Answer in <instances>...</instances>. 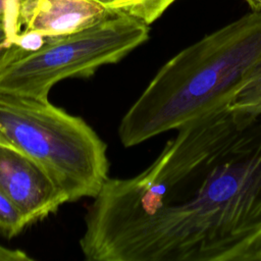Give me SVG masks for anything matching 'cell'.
Instances as JSON below:
<instances>
[{"label": "cell", "instance_id": "6da1fadb", "mask_svg": "<svg viewBox=\"0 0 261 261\" xmlns=\"http://www.w3.org/2000/svg\"><path fill=\"white\" fill-rule=\"evenodd\" d=\"M80 246L90 261H261V115L219 107L108 177Z\"/></svg>", "mask_w": 261, "mask_h": 261}, {"label": "cell", "instance_id": "7a4b0ae2", "mask_svg": "<svg viewBox=\"0 0 261 261\" xmlns=\"http://www.w3.org/2000/svg\"><path fill=\"white\" fill-rule=\"evenodd\" d=\"M261 60V10H252L179 51L154 75L118 126L139 145L229 104Z\"/></svg>", "mask_w": 261, "mask_h": 261}, {"label": "cell", "instance_id": "3957f363", "mask_svg": "<svg viewBox=\"0 0 261 261\" xmlns=\"http://www.w3.org/2000/svg\"><path fill=\"white\" fill-rule=\"evenodd\" d=\"M0 139L42 167L66 202L94 198L108 178L105 143L48 99L0 93Z\"/></svg>", "mask_w": 261, "mask_h": 261}, {"label": "cell", "instance_id": "277c9868", "mask_svg": "<svg viewBox=\"0 0 261 261\" xmlns=\"http://www.w3.org/2000/svg\"><path fill=\"white\" fill-rule=\"evenodd\" d=\"M148 38L149 25L116 13L77 33L46 38L36 50L22 51L14 44L0 66V93L47 100L57 83L117 63Z\"/></svg>", "mask_w": 261, "mask_h": 261}, {"label": "cell", "instance_id": "5b68a950", "mask_svg": "<svg viewBox=\"0 0 261 261\" xmlns=\"http://www.w3.org/2000/svg\"><path fill=\"white\" fill-rule=\"evenodd\" d=\"M0 192L22 212L29 225L54 213L66 203L42 167L22 152L1 143Z\"/></svg>", "mask_w": 261, "mask_h": 261}, {"label": "cell", "instance_id": "8992f818", "mask_svg": "<svg viewBox=\"0 0 261 261\" xmlns=\"http://www.w3.org/2000/svg\"><path fill=\"white\" fill-rule=\"evenodd\" d=\"M115 14L116 12L99 0H30L21 33L45 38L63 37Z\"/></svg>", "mask_w": 261, "mask_h": 261}, {"label": "cell", "instance_id": "52a82bcc", "mask_svg": "<svg viewBox=\"0 0 261 261\" xmlns=\"http://www.w3.org/2000/svg\"><path fill=\"white\" fill-rule=\"evenodd\" d=\"M112 11L134 17L147 25L158 19L176 0H99Z\"/></svg>", "mask_w": 261, "mask_h": 261}, {"label": "cell", "instance_id": "ba28073f", "mask_svg": "<svg viewBox=\"0 0 261 261\" xmlns=\"http://www.w3.org/2000/svg\"><path fill=\"white\" fill-rule=\"evenodd\" d=\"M230 110L261 115V60L257 63L247 83L228 104Z\"/></svg>", "mask_w": 261, "mask_h": 261}, {"label": "cell", "instance_id": "9c48e42d", "mask_svg": "<svg viewBox=\"0 0 261 261\" xmlns=\"http://www.w3.org/2000/svg\"><path fill=\"white\" fill-rule=\"evenodd\" d=\"M28 225L22 212L0 192V233L11 239L20 233Z\"/></svg>", "mask_w": 261, "mask_h": 261}, {"label": "cell", "instance_id": "30bf717a", "mask_svg": "<svg viewBox=\"0 0 261 261\" xmlns=\"http://www.w3.org/2000/svg\"><path fill=\"white\" fill-rule=\"evenodd\" d=\"M30 0H0V24H3L14 44L23 30L24 11Z\"/></svg>", "mask_w": 261, "mask_h": 261}, {"label": "cell", "instance_id": "8fae6325", "mask_svg": "<svg viewBox=\"0 0 261 261\" xmlns=\"http://www.w3.org/2000/svg\"><path fill=\"white\" fill-rule=\"evenodd\" d=\"M33 260L25 252L18 249H10L0 245V261H31Z\"/></svg>", "mask_w": 261, "mask_h": 261}, {"label": "cell", "instance_id": "7c38bea8", "mask_svg": "<svg viewBox=\"0 0 261 261\" xmlns=\"http://www.w3.org/2000/svg\"><path fill=\"white\" fill-rule=\"evenodd\" d=\"M13 45V39L7 29L3 24H0V65L5 61L7 53Z\"/></svg>", "mask_w": 261, "mask_h": 261}, {"label": "cell", "instance_id": "4fadbf2b", "mask_svg": "<svg viewBox=\"0 0 261 261\" xmlns=\"http://www.w3.org/2000/svg\"><path fill=\"white\" fill-rule=\"evenodd\" d=\"M252 10H261V0H244Z\"/></svg>", "mask_w": 261, "mask_h": 261}, {"label": "cell", "instance_id": "5bb4252c", "mask_svg": "<svg viewBox=\"0 0 261 261\" xmlns=\"http://www.w3.org/2000/svg\"><path fill=\"white\" fill-rule=\"evenodd\" d=\"M0 143H1V144H3V143H2V141H1V139H0Z\"/></svg>", "mask_w": 261, "mask_h": 261}]
</instances>
